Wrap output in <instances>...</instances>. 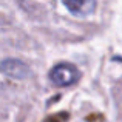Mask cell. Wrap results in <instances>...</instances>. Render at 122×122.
<instances>
[{"label": "cell", "mask_w": 122, "mask_h": 122, "mask_svg": "<svg viewBox=\"0 0 122 122\" xmlns=\"http://www.w3.org/2000/svg\"><path fill=\"white\" fill-rule=\"evenodd\" d=\"M48 79L56 86H70L79 82L81 79V71L76 65L70 62H60L54 65L48 73Z\"/></svg>", "instance_id": "1"}, {"label": "cell", "mask_w": 122, "mask_h": 122, "mask_svg": "<svg viewBox=\"0 0 122 122\" xmlns=\"http://www.w3.org/2000/svg\"><path fill=\"white\" fill-rule=\"evenodd\" d=\"M70 114L68 113H57V114H53V116H48L45 122H65L68 121Z\"/></svg>", "instance_id": "4"}, {"label": "cell", "mask_w": 122, "mask_h": 122, "mask_svg": "<svg viewBox=\"0 0 122 122\" xmlns=\"http://www.w3.org/2000/svg\"><path fill=\"white\" fill-rule=\"evenodd\" d=\"M70 12L77 17H88L96 11L97 0H62Z\"/></svg>", "instance_id": "3"}, {"label": "cell", "mask_w": 122, "mask_h": 122, "mask_svg": "<svg viewBox=\"0 0 122 122\" xmlns=\"http://www.w3.org/2000/svg\"><path fill=\"white\" fill-rule=\"evenodd\" d=\"M0 73L11 79H26L31 76V68L19 59H5L0 62Z\"/></svg>", "instance_id": "2"}]
</instances>
